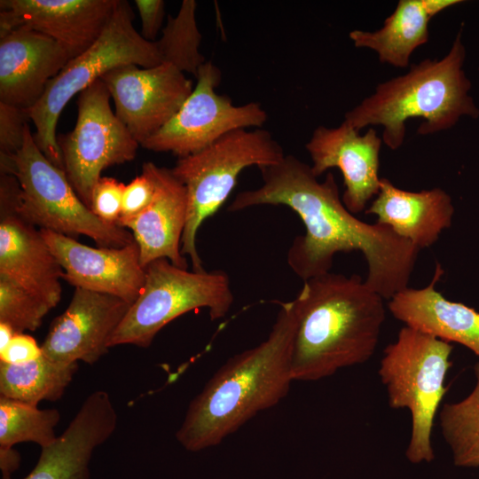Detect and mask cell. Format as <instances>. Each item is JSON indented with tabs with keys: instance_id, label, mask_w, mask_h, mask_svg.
Instances as JSON below:
<instances>
[{
	"instance_id": "6da1fadb",
	"label": "cell",
	"mask_w": 479,
	"mask_h": 479,
	"mask_svg": "<svg viewBox=\"0 0 479 479\" xmlns=\"http://www.w3.org/2000/svg\"><path fill=\"white\" fill-rule=\"evenodd\" d=\"M259 169L263 185L238 193L228 210L284 205L296 213L305 233L294 238L287 260L302 281L329 272L336 254L359 251L367 264L365 282L384 300L408 287L420 249L385 224L357 218L332 173L319 181L310 165L291 154Z\"/></svg>"
},
{
	"instance_id": "7a4b0ae2",
	"label": "cell",
	"mask_w": 479,
	"mask_h": 479,
	"mask_svg": "<svg viewBox=\"0 0 479 479\" xmlns=\"http://www.w3.org/2000/svg\"><path fill=\"white\" fill-rule=\"evenodd\" d=\"M295 329L294 300L279 302L268 337L228 359L191 401L176 433L185 449L199 452L218 445L287 395L294 381Z\"/></svg>"
},
{
	"instance_id": "3957f363",
	"label": "cell",
	"mask_w": 479,
	"mask_h": 479,
	"mask_svg": "<svg viewBox=\"0 0 479 479\" xmlns=\"http://www.w3.org/2000/svg\"><path fill=\"white\" fill-rule=\"evenodd\" d=\"M294 302V381H318L372 357L386 310L384 299L360 276L329 271L311 278Z\"/></svg>"
},
{
	"instance_id": "277c9868",
	"label": "cell",
	"mask_w": 479,
	"mask_h": 479,
	"mask_svg": "<svg viewBox=\"0 0 479 479\" xmlns=\"http://www.w3.org/2000/svg\"><path fill=\"white\" fill-rule=\"evenodd\" d=\"M466 49L459 32L441 59H426L403 75L379 83L373 93L345 114L344 122L357 130L383 128L382 143L391 150L402 146L406 122L421 118L419 135L453 127L463 116L477 118L479 108L469 94L471 82L463 69Z\"/></svg>"
},
{
	"instance_id": "5b68a950",
	"label": "cell",
	"mask_w": 479,
	"mask_h": 479,
	"mask_svg": "<svg viewBox=\"0 0 479 479\" xmlns=\"http://www.w3.org/2000/svg\"><path fill=\"white\" fill-rule=\"evenodd\" d=\"M451 343L404 326L389 344L380 362L379 376L385 386L389 405L405 408L412 418L405 456L412 464L435 459L431 435L444 386L452 366Z\"/></svg>"
},
{
	"instance_id": "8992f818",
	"label": "cell",
	"mask_w": 479,
	"mask_h": 479,
	"mask_svg": "<svg viewBox=\"0 0 479 479\" xmlns=\"http://www.w3.org/2000/svg\"><path fill=\"white\" fill-rule=\"evenodd\" d=\"M130 3L118 0L114 14L98 39L75 57L50 81L40 100L27 110L36 132L34 138L47 159L64 169L56 126L69 100L121 65L153 67L162 63L156 42L146 41L134 27Z\"/></svg>"
},
{
	"instance_id": "52a82bcc",
	"label": "cell",
	"mask_w": 479,
	"mask_h": 479,
	"mask_svg": "<svg viewBox=\"0 0 479 479\" xmlns=\"http://www.w3.org/2000/svg\"><path fill=\"white\" fill-rule=\"evenodd\" d=\"M284 157L282 146L268 130L240 129L178 158L171 171L185 186L188 202L181 252L189 257L192 271H205L196 245L199 228L226 201L241 171L251 166L273 165Z\"/></svg>"
},
{
	"instance_id": "ba28073f",
	"label": "cell",
	"mask_w": 479,
	"mask_h": 479,
	"mask_svg": "<svg viewBox=\"0 0 479 479\" xmlns=\"http://www.w3.org/2000/svg\"><path fill=\"white\" fill-rule=\"evenodd\" d=\"M0 174L17 178L21 189L18 215L40 230L72 238L85 235L106 247L135 241L129 230L103 222L82 201L64 169L40 150L29 124L21 149L12 155L0 153Z\"/></svg>"
},
{
	"instance_id": "9c48e42d",
	"label": "cell",
	"mask_w": 479,
	"mask_h": 479,
	"mask_svg": "<svg viewBox=\"0 0 479 479\" xmlns=\"http://www.w3.org/2000/svg\"><path fill=\"white\" fill-rule=\"evenodd\" d=\"M233 302L226 272L190 271L165 258L154 260L145 267L142 292L113 334L109 348H148L165 326L183 314L206 308L210 318L217 320L227 315Z\"/></svg>"
},
{
	"instance_id": "30bf717a",
	"label": "cell",
	"mask_w": 479,
	"mask_h": 479,
	"mask_svg": "<svg viewBox=\"0 0 479 479\" xmlns=\"http://www.w3.org/2000/svg\"><path fill=\"white\" fill-rule=\"evenodd\" d=\"M99 78L79 93L75 129L57 137L67 178L90 208L95 184L106 168L134 160L139 147L110 106Z\"/></svg>"
},
{
	"instance_id": "8fae6325",
	"label": "cell",
	"mask_w": 479,
	"mask_h": 479,
	"mask_svg": "<svg viewBox=\"0 0 479 479\" xmlns=\"http://www.w3.org/2000/svg\"><path fill=\"white\" fill-rule=\"evenodd\" d=\"M195 77L196 85L180 109L140 146L182 158L208 147L231 131L259 128L267 121L261 104L234 106L228 96L216 92L222 74L212 61H206Z\"/></svg>"
},
{
	"instance_id": "7c38bea8",
	"label": "cell",
	"mask_w": 479,
	"mask_h": 479,
	"mask_svg": "<svg viewBox=\"0 0 479 479\" xmlns=\"http://www.w3.org/2000/svg\"><path fill=\"white\" fill-rule=\"evenodd\" d=\"M100 79L116 116L139 145L172 118L193 90L185 73L167 63L148 68L121 65Z\"/></svg>"
},
{
	"instance_id": "4fadbf2b",
	"label": "cell",
	"mask_w": 479,
	"mask_h": 479,
	"mask_svg": "<svg viewBox=\"0 0 479 479\" xmlns=\"http://www.w3.org/2000/svg\"><path fill=\"white\" fill-rule=\"evenodd\" d=\"M130 306L119 297L75 287L69 305L51 325L43 355L59 363L95 364L107 353Z\"/></svg>"
},
{
	"instance_id": "5bb4252c",
	"label": "cell",
	"mask_w": 479,
	"mask_h": 479,
	"mask_svg": "<svg viewBox=\"0 0 479 479\" xmlns=\"http://www.w3.org/2000/svg\"><path fill=\"white\" fill-rule=\"evenodd\" d=\"M118 0H1L0 37L27 27L60 43L74 59L111 20Z\"/></svg>"
},
{
	"instance_id": "9a60e30c",
	"label": "cell",
	"mask_w": 479,
	"mask_h": 479,
	"mask_svg": "<svg viewBox=\"0 0 479 479\" xmlns=\"http://www.w3.org/2000/svg\"><path fill=\"white\" fill-rule=\"evenodd\" d=\"M382 144L370 128L364 135L343 121L336 128L318 126L305 148L312 161L311 169L320 177L337 168L343 177L342 202L352 214L366 209L368 201L380 191V151Z\"/></svg>"
},
{
	"instance_id": "2e32d148",
	"label": "cell",
	"mask_w": 479,
	"mask_h": 479,
	"mask_svg": "<svg viewBox=\"0 0 479 479\" xmlns=\"http://www.w3.org/2000/svg\"><path fill=\"white\" fill-rule=\"evenodd\" d=\"M73 287L111 294L132 304L145 282L136 241L120 247H92L72 237L40 230Z\"/></svg>"
},
{
	"instance_id": "e0dca14e",
	"label": "cell",
	"mask_w": 479,
	"mask_h": 479,
	"mask_svg": "<svg viewBox=\"0 0 479 479\" xmlns=\"http://www.w3.org/2000/svg\"><path fill=\"white\" fill-rule=\"evenodd\" d=\"M71 59L56 40L27 27L0 37V102L32 108Z\"/></svg>"
},
{
	"instance_id": "ac0fdd59",
	"label": "cell",
	"mask_w": 479,
	"mask_h": 479,
	"mask_svg": "<svg viewBox=\"0 0 479 479\" xmlns=\"http://www.w3.org/2000/svg\"><path fill=\"white\" fill-rule=\"evenodd\" d=\"M117 420L109 394L92 392L65 431L53 444L42 448L36 466L23 479H90L92 453L113 435Z\"/></svg>"
},
{
	"instance_id": "d6986e66",
	"label": "cell",
	"mask_w": 479,
	"mask_h": 479,
	"mask_svg": "<svg viewBox=\"0 0 479 479\" xmlns=\"http://www.w3.org/2000/svg\"><path fill=\"white\" fill-rule=\"evenodd\" d=\"M155 183L150 204L122 228L132 233L139 248L141 265L154 260L168 259L174 265L187 269L181 252V240L187 219L185 186L173 175L171 169L147 162Z\"/></svg>"
},
{
	"instance_id": "ffe728a7",
	"label": "cell",
	"mask_w": 479,
	"mask_h": 479,
	"mask_svg": "<svg viewBox=\"0 0 479 479\" xmlns=\"http://www.w3.org/2000/svg\"><path fill=\"white\" fill-rule=\"evenodd\" d=\"M0 216V276L20 285L51 310L62 294L60 263L40 229L18 214Z\"/></svg>"
},
{
	"instance_id": "44dd1931",
	"label": "cell",
	"mask_w": 479,
	"mask_h": 479,
	"mask_svg": "<svg viewBox=\"0 0 479 479\" xmlns=\"http://www.w3.org/2000/svg\"><path fill=\"white\" fill-rule=\"evenodd\" d=\"M443 274L437 264L428 286L401 290L389 299L388 308L406 326L449 343H459L479 357V312L446 299L436 290Z\"/></svg>"
},
{
	"instance_id": "7402d4cb",
	"label": "cell",
	"mask_w": 479,
	"mask_h": 479,
	"mask_svg": "<svg viewBox=\"0 0 479 479\" xmlns=\"http://www.w3.org/2000/svg\"><path fill=\"white\" fill-rule=\"evenodd\" d=\"M365 214L374 215L377 223L422 249L434 245L452 225L454 206L451 196L439 187L409 192L381 178L380 191Z\"/></svg>"
},
{
	"instance_id": "603a6c76",
	"label": "cell",
	"mask_w": 479,
	"mask_h": 479,
	"mask_svg": "<svg viewBox=\"0 0 479 479\" xmlns=\"http://www.w3.org/2000/svg\"><path fill=\"white\" fill-rule=\"evenodd\" d=\"M462 2L400 0L380 29H355L349 36L355 47L374 51L381 63L407 67L412 52L428 40L429 20L440 12Z\"/></svg>"
},
{
	"instance_id": "cb8c5ba5",
	"label": "cell",
	"mask_w": 479,
	"mask_h": 479,
	"mask_svg": "<svg viewBox=\"0 0 479 479\" xmlns=\"http://www.w3.org/2000/svg\"><path fill=\"white\" fill-rule=\"evenodd\" d=\"M78 363L64 364L42 355L22 364L0 362V396L37 406L59 399L72 381Z\"/></svg>"
},
{
	"instance_id": "d4e9b609",
	"label": "cell",
	"mask_w": 479,
	"mask_h": 479,
	"mask_svg": "<svg viewBox=\"0 0 479 479\" xmlns=\"http://www.w3.org/2000/svg\"><path fill=\"white\" fill-rule=\"evenodd\" d=\"M474 371L472 391L459 402L445 404L439 413L443 436L459 467H479V361Z\"/></svg>"
},
{
	"instance_id": "484cf974",
	"label": "cell",
	"mask_w": 479,
	"mask_h": 479,
	"mask_svg": "<svg viewBox=\"0 0 479 479\" xmlns=\"http://www.w3.org/2000/svg\"><path fill=\"white\" fill-rule=\"evenodd\" d=\"M60 420L57 409L37 406L0 396V447L12 448L19 443L32 442L41 448L53 444L55 428Z\"/></svg>"
},
{
	"instance_id": "4316f807",
	"label": "cell",
	"mask_w": 479,
	"mask_h": 479,
	"mask_svg": "<svg viewBox=\"0 0 479 479\" xmlns=\"http://www.w3.org/2000/svg\"><path fill=\"white\" fill-rule=\"evenodd\" d=\"M196 7L194 0H184L177 14L168 16L162 35L155 41L162 63L194 76L206 62L199 50L202 37L196 22Z\"/></svg>"
},
{
	"instance_id": "83f0119b",
	"label": "cell",
	"mask_w": 479,
	"mask_h": 479,
	"mask_svg": "<svg viewBox=\"0 0 479 479\" xmlns=\"http://www.w3.org/2000/svg\"><path fill=\"white\" fill-rule=\"evenodd\" d=\"M51 309L8 278L0 276V323L15 334L36 330Z\"/></svg>"
},
{
	"instance_id": "f1b7e54d",
	"label": "cell",
	"mask_w": 479,
	"mask_h": 479,
	"mask_svg": "<svg viewBox=\"0 0 479 479\" xmlns=\"http://www.w3.org/2000/svg\"><path fill=\"white\" fill-rule=\"evenodd\" d=\"M125 185L113 177H101L95 184L90 208L100 220L117 225L121 217Z\"/></svg>"
},
{
	"instance_id": "f546056e",
	"label": "cell",
	"mask_w": 479,
	"mask_h": 479,
	"mask_svg": "<svg viewBox=\"0 0 479 479\" xmlns=\"http://www.w3.org/2000/svg\"><path fill=\"white\" fill-rule=\"evenodd\" d=\"M155 192V183L148 163L142 168V173L125 185L121 217L117 225H122L142 212L152 201Z\"/></svg>"
},
{
	"instance_id": "4dcf8cb0",
	"label": "cell",
	"mask_w": 479,
	"mask_h": 479,
	"mask_svg": "<svg viewBox=\"0 0 479 479\" xmlns=\"http://www.w3.org/2000/svg\"><path fill=\"white\" fill-rule=\"evenodd\" d=\"M28 120L27 109L0 102V153L12 155L21 149Z\"/></svg>"
},
{
	"instance_id": "1f68e13d",
	"label": "cell",
	"mask_w": 479,
	"mask_h": 479,
	"mask_svg": "<svg viewBox=\"0 0 479 479\" xmlns=\"http://www.w3.org/2000/svg\"><path fill=\"white\" fill-rule=\"evenodd\" d=\"M43 355L41 346L27 334H15L7 346L0 350V362L22 364L37 359Z\"/></svg>"
},
{
	"instance_id": "d6a6232c",
	"label": "cell",
	"mask_w": 479,
	"mask_h": 479,
	"mask_svg": "<svg viewBox=\"0 0 479 479\" xmlns=\"http://www.w3.org/2000/svg\"><path fill=\"white\" fill-rule=\"evenodd\" d=\"M135 4L142 22L140 35L146 41L155 42V38L161 27L164 18V1L136 0Z\"/></svg>"
},
{
	"instance_id": "836d02e7",
	"label": "cell",
	"mask_w": 479,
	"mask_h": 479,
	"mask_svg": "<svg viewBox=\"0 0 479 479\" xmlns=\"http://www.w3.org/2000/svg\"><path fill=\"white\" fill-rule=\"evenodd\" d=\"M0 465L3 476H10V474L19 465V454L12 448L0 447Z\"/></svg>"
},
{
	"instance_id": "e575fe53",
	"label": "cell",
	"mask_w": 479,
	"mask_h": 479,
	"mask_svg": "<svg viewBox=\"0 0 479 479\" xmlns=\"http://www.w3.org/2000/svg\"><path fill=\"white\" fill-rule=\"evenodd\" d=\"M15 332L9 326L0 323V350L4 349L10 342Z\"/></svg>"
}]
</instances>
